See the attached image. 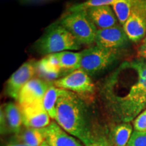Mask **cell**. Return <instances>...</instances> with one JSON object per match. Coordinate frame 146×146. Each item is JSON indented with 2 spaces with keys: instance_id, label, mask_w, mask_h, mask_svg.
Returning a JSON list of instances; mask_svg holds the SVG:
<instances>
[{
  "instance_id": "obj_4",
  "label": "cell",
  "mask_w": 146,
  "mask_h": 146,
  "mask_svg": "<svg viewBox=\"0 0 146 146\" xmlns=\"http://www.w3.org/2000/svg\"><path fill=\"white\" fill-rule=\"evenodd\" d=\"M58 23L70 32L81 45L95 43L98 29L89 18L86 10L66 12Z\"/></svg>"
},
{
  "instance_id": "obj_7",
  "label": "cell",
  "mask_w": 146,
  "mask_h": 146,
  "mask_svg": "<svg viewBox=\"0 0 146 146\" xmlns=\"http://www.w3.org/2000/svg\"><path fill=\"white\" fill-rule=\"evenodd\" d=\"M58 88L65 89L79 95H89L94 91L95 85L90 76L81 69L73 70L68 75L54 81Z\"/></svg>"
},
{
  "instance_id": "obj_5",
  "label": "cell",
  "mask_w": 146,
  "mask_h": 146,
  "mask_svg": "<svg viewBox=\"0 0 146 146\" xmlns=\"http://www.w3.org/2000/svg\"><path fill=\"white\" fill-rule=\"evenodd\" d=\"M81 58L78 69L89 76L103 72L118 59L120 50L94 45L81 51Z\"/></svg>"
},
{
  "instance_id": "obj_29",
  "label": "cell",
  "mask_w": 146,
  "mask_h": 146,
  "mask_svg": "<svg viewBox=\"0 0 146 146\" xmlns=\"http://www.w3.org/2000/svg\"><path fill=\"white\" fill-rule=\"evenodd\" d=\"M41 146H50V145H49V144L47 143V141H45L44 142H43V143L41 144Z\"/></svg>"
},
{
  "instance_id": "obj_20",
  "label": "cell",
  "mask_w": 146,
  "mask_h": 146,
  "mask_svg": "<svg viewBox=\"0 0 146 146\" xmlns=\"http://www.w3.org/2000/svg\"><path fill=\"white\" fill-rule=\"evenodd\" d=\"M36 73H39L40 76L44 78L45 81L49 82L52 80H54V81L57 80L56 78L59 77L60 72L53 69L44 58L36 62Z\"/></svg>"
},
{
  "instance_id": "obj_11",
  "label": "cell",
  "mask_w": 146,
  "mask_h": 146,
  "mask_svg": "<svg viewBox=\"0 0 146 146\" xmlns=\"http://www.w3.org/2000/svg\"><path fill=\"white\" fill-rule=\"evenodd\" d=\"M20 107L23 123L26 127L43 129L51 123V118L43 106V102Z\"/></svg>"
},
{
  "instance_id": "obj_19",
  "label": "cell",
  "mask_w": 146,
  "mask_h": 146,
  "mask_svg": "<svg viewBox=\"0 0 146 146\" xmlns=\"http://www.w3.org/2000/svg\"><path fill=\"white\" fill-rule=\"evenodd\" d=\"M133 133V127L129 123H125L115 128L114 142L115 146H126Z\"/></svg>"
},
{
  "instance_id": "obj_13",
  "label": "cell",
  "mask_w": 146,
  "mask_h": 146,
  "mask_svg": "<svg viewBox=\"0 0 146 146\" xmlns=\"http://www.w3.org/2000/svg\"><path fill=\"white\" fill-rule=\"evenodd\" d=\"M86 11L98 29L110 28L117 25L118 18L110 5L91 8Z\"/></svg>"
},
{
  "instance_id": "obj_23",
  "label": "cell",
  "mask_w": 146,
  "mask_h": 146,
  "mask_svg": "<svg viewBox=\"0 0 146 146\" xmlns=\"http://www.w3.org/2000/svg\"><path fill=\"white\" fill-rule=\"evenodd\" d=\"M135 131H146V109L139 114L133 123Z\"/></svg>"
},
{
  "instance_id": "obj_21",
  "label": "cell",
  "mask_w": 146,
  "mask_h": 146,
  "mask_svg": "<svg viewBox=\"0 0 146 146\" xmlns=\"http://www.w3.org/2000/svg\"><path fill=\"white\" fill-rule=\"evenodd\" d=\"M117 0H85L83 2L76 3L69 8L66 12H75L80 10H87L89 8L103 5H112Z\"/></svg>"
},
{
  "instance_id": "obj_6",
  "label": "cell",
  "mask_w": 146,
  "mask_h": 146,
  "mask_svg": "<svg viewBox=\"0 0 146 146\" xmlns=\"http://www.w3.org/2000/svg\"><path fill=\"white\" fill-rule=\"evenodd\" d=\"M123 27L131 41L143 40L146 35V0H133L132 12Z\"/></svg>"
},
{
  "instance_id": "obj_1",
  "label": "cell",
  "mask_w": 146,
  "mask_h": 146,
  "mask_svg": "<svg viewBox=\"0 0 146 146\" xmlns=\"http://www.w3.org/2000/svg\"><path fill=\"white\" fill-rule=\"evenodd\" d=\"M103 95L113 115L129 123L146 108V59L122 62L105 80Z\"/></svg>"
},
{
  "instance_id": "obj_16",
  "label": "cell",
  "mask_w": 146,
  "mask_h": 146,
  "mask_svg": "<svg viewBox=\"0 0 146 146\" xmlns=\"http://www.w3.org/2000/svg\"><path fill=\"white\" fill-rule=\"evenodd\" d=\"M62 91V89L58 88L54 85H52L46 91L43 98V106L52 119L56 120V104Z\"/></svg>"
},
{
  "instance_id": "obj_25",
  "label": "cell",
  "mask_w": 146,
  "mask_h": 146,
  "mask_svg": "<svg viewBox=\"0 0 146 146\" xmlns=\"http://www.w3.org/2000/svg\"><path fill=\"white\" fill-rule=\"evenodd\" d=\"M137 55L139 57L146 59V42H142L137 49Z\"/></svg>"
},
{
  "instance_id": "obj_2",
  "label": "cell",
  "mask_w": 146,
  "mask_h": 146,
  "mask_svg": "<svg viewBox=\"0 0 146 146\" xmlns=\"http://www.w3.org/2000/svg\"><path fill=\"white\" fill-rule=\"evenodd\" d=\"M56 121L64 130L86 146L95 141L89 129L86 106L75 93L62 89L56 104Z\"/></svg>"
},
{
  "instance_id": "obj_10",
  "label": "cell",
  "mask_w": 146,
  "mask_h": 146,
  "mask_svg": "<svg viewBox=\"0 0 146 146\" xmlns=\"http://www.w3.org/2000/svg\"><path fill=\"white\" fill-rule=\"evenodd\" d=\"M129 41L123 27L116 25L107 29H98L95 43L98 46L120 50L127 46Z\"/></svg>"
},
{
  "instance_id": "obj_3",
  "label": "cell",
  "mask_w": 146,
  "mask_h": 146,
  "mask_svg": "<svg viewBox=\"0 0 146 146\" xmlns=\"http://www.w3.org/2000/svg\"><path fill=\"white\" fill-rule=\"evenodd\" d=\"M81 45L70 32L58 23L51 25L35 43L38 52L47 55L78 50Z\"/></svg>"
},
{
  "instance_id": "obj_22",
  "label": "cell",
  "mask_w": 146,
  "mask_h": 146,
  "mask_svg": "<svg viewBox=\"0 0 146 146\" xmlns=\"http://www.w3.org/2000/svg\"><path fill=\"white\" fill-rule=\"evenodd\" d=\"M126 146H146V131H133Z\"/></svg>"
},
{
  "instance_id": "obj_8",
  "label": "cell",
  "mask_w": 146,
  "mask_h": 146,
  "mask_svg": "<svg viewBox=\"0 0 146 146\" xmlns=\"http://www.w3.org/2000/svg\"><path fill=\"white\" fill-rule=\"evenodd\" d=\"M36 73V62H28L12 74L8 79L5 87L8 96L18 100L22 89L30 81Z\"/></svg>"
},
{
  "instance_id": "obj_17",
  "label": "cell",
  "mask_w": 146,
  "mask_h": 146,
  "mask_svg": "<svg viewBox=\"0 0 146 146\" xmlns=\"http://www.w3.org/2000/svg\"><path fill=\"white\" fill-rule=\"evenodd\" d=\"M60 60L62 70H75L78 68L81 58V53L73 52L71 51H64L56 53Z\"/></svg>"
},
{
  "instance_id": "obj_28",
  "label": "cell",
  "mask_w": 146,
  "mask_h": 146,
  "mask_svg": "<svg viewBox=\"0 0 146 146\" xmlns=\"http://www.w3.org/2000/svg\"><path fill=\"white\" fill-rule=\"evenodd\" d=\"M8 146H28L27 145H26L25 143H24L23 142H18V143H12L8 145Z\"/></svg>"
},
{
  "instance_id": "obj_14",
  "label": "cell",
  "mask_w": 146,
  "mask_h": 146,
  "mask_svg": "<svg viewBox=\"0 0 146 146\" xmlns=\"http://www.w3.org/2000/svg\"><path fill=\"white\" fill-rule=\"evenodd\" d=\"M4 116L3 117L6 120L9 129L16 134L21 132V126L23 124L21 108L12 102L8 104L5 107Z\"/></svg>"
},
{
  "instance_id": "obj_30",
  "label": "cell",
  "mask_w": 146,
  "mask_h": 146,
  "mask_svg": "<svg viewBox=\"0 0 146 146\" xmlns=\"http://www.w3.org/2000/svg\"><path fill=\"white\" fill-rule=\"evenodd\" d=\"M142 42H146V35H145V38H144L143 40V41H142Z\"/></svg>"
},
{
  "instance_id": "obj_9",
  "label": "cell",
  "mask_w": 146,
  "mask_h": 146,
  "mask_svg": "<svg viewBox=\"0 0 146 146\" xmlns=\"http://www.w3.org/2000/svg\"><path fill=\"white\" fill-rule=\"evenodd\" d=\"M52 86L50 82L37 78H33L22 89L18 102L20 106L43 102L45 94Z\"/></svg>"
},
{
  "instance_id": "obj_15",
  "label": "cell",
  "mask_w": 146,
  "mask_h": 146,
  "mask_svg": "<svg viewBox=\"0 0 146 146\" xmlns=\"http://www.w3.org/2000/svg\"><path fill=\"white\" fill-rule=\"evenodd\" d=\"M20 141L28 146H41L45 141L44 131L43 129L26 127L19 133Z\"/></svg>"
},
{
  "instance_id": "obj_27",
  "label": "cell",
  "mask_w": 146,
  "mask_h": 146,
  "mask_svg": "<svg viewBox=\"0 0 146 146\" xmlns=\"http://www.w3.org/2000/svg\"><path fill=\"white\" fill-rule=\"evenodd\" d=\"M89 146H109V145H108L107 144L104 143V142L94 141L92 143H91Z\"/></svg>"
},
{
  "instance_id": "obj_18",
  "label": "cell",
  "mask_w": 146,
  "mask_h": 146,
  "mask_svg": "<svg viewBox=\"0 0 146 146\" xmlns=\"http://www.w3.org/2000/svg\"><path fill=\"white\" fill-rule=\"evenodd\" d=\"M133 0H117L112 5L118 21L123 25L131 16L133 8Z\"/></svg>"
},
{
  "instance_id": "obj_26",
  "label": "cell",
  "mask_w": 146,
  "mask_h": 146,
  "mask_svg": "<svg viewBox=\"0 0 146 146\" xmlns=\"http://www.w3.org/2000/svg\"><path fill=\"white\" fill-rule=\"evenodd\" d=\"M54 0H21V2L24 4H36V3H47Z\"/></svg>"
},
{
  "instance_id": "obj_12",
  "label": "cell",
  "mask_w": 146,
  "mask_h": 146,
  "mask_svg": "<svg viewBox=\"0 0 146 146\" xmlns=\"http://www.w3.org/2000/svg\"><path fill=\"white\" fill-rule=\"evenodd\" d=\"M43 131L45 141L50 146H83L57 123L52 122L47 127L43 128Z\"/></svg>"
},
{
  "instance_id": "obj_24",
  "label": "cell",
  "mask_w": 146,
  "mask_h": 146,
  "mask_svg": "<svg viewBox=\"0 0 146 146\" xmlns=\"http://www.w3.org/2000/svg\"><path fill=\"white\" fill-rule=\"evenodd\" d=\"M45 58L46 59L47 63L49 64V65H50L53 69L61 72L62 68H61V66H60V60L59 58H58L57 54H49L47 55Z\"/></svg>"
}]
</instances>
